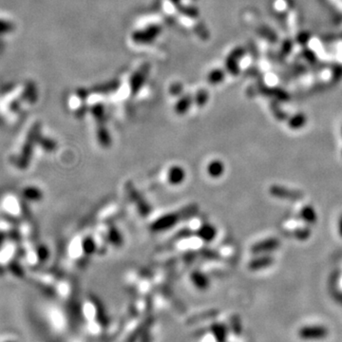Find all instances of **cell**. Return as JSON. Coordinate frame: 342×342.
I'll list each match as a JSON object with an SVG mask.
<instances>
[{
  "label": "cell",
  "mask_w": 342,
  "mask_h": 342,
  "mask_svg": "<svg viewBox=\"0 0 342 342\" xmlns=\"http://www.w3.org/2000/svg\"><path fill=\"white\" fill-rule=\"evenodd\" d=\"M328 329L324 326H305L299 331V338L305 341H317L323 340L328 336Z\"/></svg>",
  "instance_id": "6da1fadb"
},
{
  "label": "cell",
  "mask_w": 342,
  "mask_h": 342,
  "mask_svg": "<svg viewBox=\"0 0 342 342\" xmlns=\"http://www.w3.org/2000/svg\"><path fill=\"white\" fill-rule=\"evenodd\" d=\"M270 193L276 198L287 201H299L303 198V194L300 191L290 189L281 186H272L270 188Z\"/></svg>",
  "instance_id": "7a4b0ae2"
},
{
  "label": "cell",
  "mask_w": 342,
  "mask_h": 342,
  "mask_svg": "<svg viewBox=\"0 0 342 342\" xmlns=\"http://www.w3.org/2000/svg\"><path fill=\"white\" fill-rule=\"evenodd\" d=\"M280 245V242L278 239L276 238H269L265 239L259 242L255 243L251 247V251L254 254H264V253H269L272 251H275L278 249Z\"/></svg>",
  "instance_id": "3957f363"
},
{
  "label": "cell",
  "mask_w": 342,
  "mask_h": 342,
  "mask_svg": "<svg viewBox=\"0 0 342 342\" xmlns=\"http://www.w3.org/2000/svg\"><path fill=\"white\" fill-rule=\"evenodd\" d=\"M273 263V258L269 255L258 256L252 259L249 263V268L251 270H260L266 267H269Z\"/></svg>",
  "instance_id": "277c9868"
},
{
  "label": "cell",
  "mask_w": 342,
  "mask_h": 342,
  "mask_svg": "<svg viewBox=\"0 0 342 342\" xmlns=\"http://www.w3.org/2000/svg\"><path fill=\"white\" fill-rule=\"evenodd\" d=\"M300 217L305 222H307L309 224L316 223L317 220H318V216L316 214L315 209L312 206H309V205H306V206H304L301 209Z\"/></svg>",
  "instance_id": "5b68a950"
},
{
  "label": "cell",
  "mask_w": 342,
  "mask_h": 342,
  "mask_svg": "<svg viewBox=\"0 0 342 342\" xmlns=\"http://www.w3.org/2000/svg\"><path fill=\"white\" fill-rule=\"evenodd\" d=\"M223 171H224V167H223L222 163L219 162V161H214L208 167V172H209L210 176H212V177L222 176Z\"/></svg>",
  "instance_id": "8992f818"
},
{
  "label": "cell",
  "mask_w": 342,
  "mask_h": 342,
  "mask_svg": "<svg viewBox=\"0 0 342 342\" xmlns=\"http://www.w3.org/2000/svg\"><path fill=\"white\" fill-rule=\"evenodd\" d=\"M311 235V230L308 227H299L295 231V237L299 240H306Z\"/></svg>",
  "instance_id": "52a82bcc"
},
{
  "label": "cell",
  "mask_w": 342,
  "mask_h": 342,
  "mask_svg": "<svg viewBox=\"0 0 342 342\" xmlns=\"http://www.w3.org/2000/svg\"><path fill=\"white\" fill-rule=\"evenodd\" d=\"M339 232H340V235L342 238V215L340 218V222H339Z\"/></svg>",
  "instance_id": "ba28073f"
},
{
  "label": "cell",
  "mask_w": 342,
  "mask_h": 342,
  "mask_svg": "<svg viewBox=\"0 0 342 342\" xmlns=\"http://www.w3.org/2000/svg\"></svg>",
  "instance_id": "9c48e42d"
}]
</instances>
